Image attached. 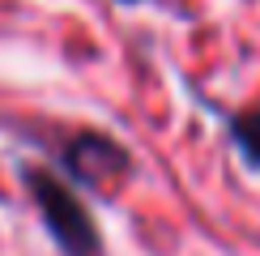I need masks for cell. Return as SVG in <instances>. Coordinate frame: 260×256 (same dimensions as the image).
<instances>
[{
	"label": "cell",
	"instance_id": "cell-1",
	"mask_svg": "<svg viewBox=\"0 0 260 256\" xmlns=\"http://www.w3.org/2000/svg\"><path fill=\"white\" fill-rule=\"evenodd\" d=\"M21 179H26V192L35 201L43 227L64 256H103L99 222L69 179H60L51 167H21Z\"/></svg>",
	"mask_w": 260,
	"mask_h": 256
},
{
	"label": "cell",
	"instance_id": "cell-2",
	"mask_svg": "<svg viewBox=\"0 0 260 256\" xmlns=\"http://www.w3.org/2000/svg\"><path fill=\"white\" fill-rule=\"evenodd\" d=\"M60 167L69 171L73 188H90V192H115L133 175V158L128 149L107 133L81 128L60 145Z\"/></svg>",
	"mask_w": 260,
	"mask_h": 256
},
{
	"label": "cell",
	"instance_id": "cell-3",
	"mask_svg": "<svg viewBox=\"0 0 260 256\" xmlns=\"http://www.w3.org/2000/svg\"><path fill=\"white\" fill-rule=\"evenodd\" d=\"M231 137L239 145V154L252 167H260V111H239L231 120Z\"/></svg>",
	"mask_w": 260,
	"mask_h": 256
},
{
	"label": "cell",
	"instance_id": "cell-4",
	"mask_svg": "<svg viewBox=\"0 0 260 256\" xmlns=\"http://www.w3.org/2000/svg\"><path fill=\"white\" fill-rule=\"evenodd\" d=\"M115 5H141V0H115Z\"/></svg>",
	"mask_w": 260,
	"mask_h": 256
}]
</instances>
